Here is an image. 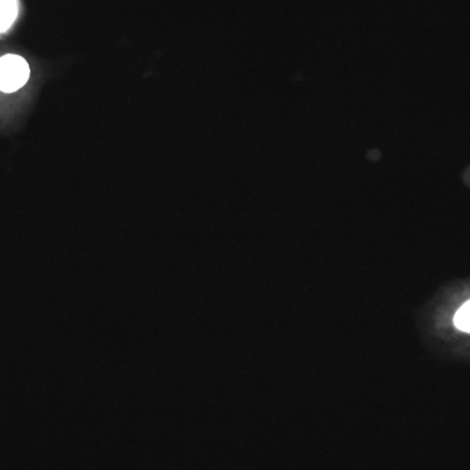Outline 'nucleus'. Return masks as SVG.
<instances>
[{
  "label": "nucleus",
  "mask_w": 470,
  "mask_h": 470,
  "mask_svg": "<svg viewBox=\"0 0 470 470\" xmlns=\"http://www.w3.org/2000/svg\"><path fill=\"white\" fill-rule=\"evenodd\" d=\"M30 68L24 58L9 54L0 58V91L13 93L28 83Z\"/></svg>",
  "instance_id": "1"
},
{
  "label": "nucleus",
  "mask_w": 470,
  "mask_h": 470,
  "mask_svg": "<svg viewBox=\"0 0 470 470\" xmlns=\"http://www.w3.org/2000/svg\"><path fill=\"white\" fill-rule=\"evenodd\" d=\"M454 325L462 332L470 333V301L464 303L456 313Z\"/></svg>",
  "instance_id": "3"
},
{
  "label": "nucleus",
  "mask_w": 470,
  "mask_h": 470,
  "mask_svg": "<svg viewBox=\"0 0 470 470\" xmlns=\"http://www.w3.org/2000/svg\"><path fill=\"white\" fill-rule=\"evenodd\" d=\"M18 15L17 0H0V33L7 32Z\"/></svg>",
  "instance_id": "2"
}]
</instances>
